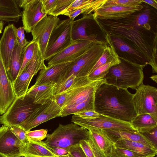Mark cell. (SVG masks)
I'll list each match as a JSON object with an SVG mask.
<instances>
[{
  "label": "cell",
  "instance_id": "cell-1",
  "mask_svg": "<svg viewBox=\"0 0 157 157\" xmlns=\"http://www.w3.org/2000/svg\"><path fill=\"white\" fill-rule=\"evenodd\" d=\"M145 4L140 10L121 19L93 18L105 35L117 37L126 43L143 55L153 73H157V10Z\"/></svg>",
  "mask_w": 157,
  "mask_h": 157
},
{
  "label": "cell",
  "instance_id": "cell-2",
  "mask_svg": "<svg viewBox=\"0 0 157 157\" xmlns=\"http://www.w3.org/2000/svg\"><path fill=\"white\" fill-rule=\"evenodd\" d=\"M133 95L127 89L103 82L95 92L94 111L100 114L130 123L137 115L132 102Z\"/></svg>",
  "mask_w": 157,
  "mask_h": 157
},
{
  "label": "cell",
  "instance_id": "cell-3",
  "mask_svg": "<svg viewBox=\"0 0 157 157\" xmlns=\"http://www.w3.org/2000/svg\"><path fill=\"white\" fill-rule=\"evenodd\" d=\"M105 79L92 80L87 76L77 78L66 91L68 94L66 103L62 109L61 117H66L83 111H94L96 91Z\"/></svg>",
  "mask_w": 157,
  "mask_h": 157
},
{
  "label": "cell",
  "instance_id": "cell-4",
  "mask_svg": "<svg viewBox=\"0 0 157 157\" xmlns=\"http://www.w3.org/2000/svg\"><path fill=\"white\" fill-rule=\"evenodd\" d=\"M119 57L121 62L110 68L103 78L105 83L119 88L136 90L143 83V70L145 66Z\"/></svg>",
  "mask_w": 157,
  "mask_h": 157
},
{
  "label": "cell",
  "instance_id": "cell-5",
  "mask_svg": "<svg viewBox=\"0 0 157 157\" xmlns=\"http://www.w3.org/2000/svg\"><path fill=\"white\" fill-rule=\"evenodd\" d=\"M89 133L87 129L73 123L59 124L51 134H47L44 142L49 146L67 149L79 144L81 140H88Z\"/></svg>",
  "mask_w": 157,
  "mask_h": 157
},
{
  "label": "cell",
  "instance_id": "cell-6",
  "mask_svg": "<svg viewBox=\"0 0 157 157\" xmlns=\"http://www.w3.org/2000/svg\"><path fill=\"white\" fill-rule=\"evenodd\" d=\"M105 41L101 40L94 43L82 55L72 61L61 75L56 83L65 80L71 75L76 78L87 76L102 55Z\"/></svg>",
  "mask_w": 157,
  "mask_h": 157
},
{
  "label": "cell",
  "instance_id": "cell-7",
  "mask_svg": "<svg viewBox=\"0 0 157 157\" xmlns=\"http://www.w3.org/2000/svg\"><path fill=\"white\" fill-rule=\"evenodd\" d=\"M39 105L26 94L16 97L6 112L0 116V123L10 128L20 126Z\"/></svg>",
  "mask_w": 157,
  "mask_h": 157
},
{
  "label": "cell",
  "instance_id": "cell-8",
  "mask_svg": "<svg viewBox=\"0 0 157 157\" xmlns=\"http://www.w3.org/2000/svg\"><path fill=\"white\" fill-rule=\"evenodd\" d=\"M74 20L68 18L60 20L53 29L46 48L44 60H47L71 45L73 41L71 35Z\"/></svg>",
  "mask_w": 157,
  "mask_h": 157
},
{
  "label": "cell",
  "instance_id": "cell-9",
  "mask_svg": "<svg viewBox=\"0 0 157 157\" xmlns=\"http://www.w3.org/2000/svg\"><path fill=\"white\" fill-rule=\"evenodd\" d=\"M136 90L132 102L137 115L148 114L157 121V88L143 83Z\"/></svg>",
  "mask_w": 157,
  "mask_h": 157
},
{
  "label": "cell",
  "instance_id": "cell-10",
  "mask_svg": "<svg viewBox=\"0 0 157 157\" xmlns=\"http://www.w3.org/2000/svg\"><path fill=\"white\" fill-rule=\"evenodd\" d=\"M71 121L87 129L96 128L116 131L136 130L130 123L101 114L92 118H82L73 114Z\"/></svg>",
  "mask_w": 157,
  "mask_h": 157
},
{
  "label": "cell",
  "instance_id": "cell-11",
  "mask_svg": "<svg viewBox=\"0 0 157 157\" xmlns=\"http://www.w3.org/2000/svg\"><path fill=\"white\" fill-rule=\"evenodd\" d=\"M39 47L33 58L21 73L12 82L16 97L25 95L33 76L41 70L46 68Z\"/></svg>",
  "mask_w": 157,
  "mask_h": 157
},
{
  "label": "cell",
  "instance_id": "cell-12",
  "mask_svg": "<svg viewBox=\"0 0 157 157\" xmlns=\"http://www.w3.org/2000/svg\"><path fill=\"white\" fill-rule=\"evenodd\" d=\"M62 110L53 98L47 103L40 105L20 126L28 132L39 125L56 117H61Z\"/></svg>",
  "mask_w": 157,
  "mask_h": 157
},
{
  "label": "cell",
  "instance_id": "cell-13",
  "mask_svg": "<svg viewBox=\"0 0 157 157\" xmlns=\"http://www.w3.org/2000/svg\"><path fill=\"white\" fill-rule=\"evenodd\" d=\"M20 8L23 27L26 33H29L33 28L44 17L47 15L43 8L41 0H16Z\"/></svg>",
  "mask_w": 157,
  "mask_h": 157
},
{
  "label": "cell",
  "instance_id": "cell-14",
  "mask_svg": "<svg viewBox=\"0 0 157 157\" xmlns=\"http://www.w3.org/2000/svg\"><path fill=\"white\" fill-rule=\"evenodd\" d=\"M60 20L58 16L47 15L42 18L31 31L33 36L32 41L38 44L44 60L46 48L52 32Z\"/></svg>",
  "mask_w": 157,
  "mask_h": 157
},
{
  "label": "cell",
  "instance_id": "cell-15",
  "mask_svg": "<svg viewBox=\"0 0 157 157\" xmlns=\"http://www.w3.org/2000/svg\"><path fill=\"white\" fill-rule=\"evenodd\" d=\"M26 145L16 136L10 128L4 125L0 127V156H22Z\"/></svg>",
  "mask_w": 157,
  "mask_h": 157
},
{
  "label": "cell",
  "instance_id": "cell-16",
  "mask_svg": "<svg viewBox=\"0 0 157 157\" xmlns=\"http://www.w3.org/2000/svg\"><path fill=\"white\" fill-rule=\"evenodd\" d=\"M94 43L82 40L74 41L64 49L47 60V67L74 61L82 55Z\"/></svg>",
  "mask_w": 157,
  "mask_h": 157
},
{
  "label": "cell",
  "instance_id": "cell-17",
  "mask_svg": "<svg viewBox=\"0 0 157 157\" xmlns=\"http://www.w3.org/2000/svg\"><path fill=\"white\" fill-rule=\"evenodd\" d=\"M95 21L93 13L84 15L79 19L73 21L71 28V35L73 41L82 40L95 43L100 40L98 38V34L93 30Z\"/></svg>",
  "mask_w": 157,
  "mask_h": 157
},
{
  "label": "cell",
  "instance_id": "cell-18",
  "mask_svg": "<svg viewBox=\"0 0 157 157\" xmlns=\"http://www.w3.org/2000/svg\"><path fill=\"white\" fill-rule=\"evenodd\" d=\"M16 98L0 53V115L7 111Z\"/></svg>",
  "mask_w": 157,
  "mask_h": 157
},
{
  "label": "cell",
  "instance_id": "cell-19",
  "mask_svg": "<svg viewBox=\"0 0 157 157\" xmlns=\"http://www.w3.org/2000/svg\"><path fill=\"white\" fill-rule=\"evenodd\" d=\"M17 29L13 24L6 26L0 40V53L6 71L9 68L13 51L18 43Z\"/></svg>",
  "mask_w": 157,
  "mask_h": 157
},
{
  "label": "cell",
  "instance_id": "cell-20",
  "mask_svg": "<svg viewBox=\"0 0 157 157\" xmlns=\"http://www.w3.org/2000/svg\"><path fill=\"white\" fill-rule=\"evenodd\" d=\"M143 8V2L141 5L134 7L112 6L101 7L94 12L93 15L100 20H118L126 18Z\"/></svg>",
  "mask_w": 157,
  "mask_h": 157
},
{
  "label": "cell",
  "instance_id": "cell-21",
  "mask_svg": "<svg viewBox=\"0 0 157 157\" xmlns=\"http://www.w3.org/2000/svg\"><path fill=\"white\" fill-rule=\"evenodd\" d=\"M116 51L119 57L134 63L146 66L148 63L144 57L120 38L110 36Z\"/></svg>",
  "mask_w": 157,
  "mask_h": 157
},
{
  "label": "cell",
  "instance_id": "cell-22",
  "mask_svg": "<svg viewBox=\"0 0 157 157\" xmlns=\"http://www.w3.org/2000/svg\"><path fill=\"white\" fill-rule=\"evenodd\" d=\"M91 139L102 157L109 156L114 147V143L105 129L96 128L88 129Z\"/></svg>",
  "mask_w": 157,
  "mask_h": 157
},
{
  "label": "cell",
  "instance_id": "cell-23",
  "mask_svg": "<svg viewBox=\"0 0 157 157\" xmlns=\"http://www.w3.org/2000/svg\"><path fill=\"white\" fill-rule=\"evenodd\" d=\"M56 84V83L50 82L38 85H34L28 89L25 94L32 98L34 103L43 105L53 98Z\"/></svg>",
  "mask_w": 157,
  "mask_h": 157
},
{
  "label": "cell",
  "instance_id": "cell-24",
  "mask_svg": "<svg viewBox=\"0 0 157 157\" xmlns=\"http://www.w3.org/2000/svg\"><path fill=\"white\" fill-rule=\"evenodd\" d=\"M72 62L55 65L41 70L34 85H38L50 82L57 83L60 77Z\"/></svg>",
  "mask_w": 157,
  "mask_h": 157
},
{
  "label": "cell",
  "instance_id": "cell-25",
  "mask_svg": "<svg viewBox=\"0 0 157 157\" xmlns=\"http://www.w3.org/2000/svg\"><path fill=\"white\" fill-rule=\"evenodd\" d=\"M105 130L113 143L118 139H123L140 143L149 147L157 149L144 136L137 130Z\"/></svg>",
  "mask_w": 157,
  "mask_h": 157
},
{
  "label": "cell",
  "instance_id": "cell-26",
  "mask_svg": "<svg viewBox=\"0 0 157 157\" xmlns=\"http://www.w3.org/2000/svg\"><path fill=\"white\" fill-rule=\"evenodd\" d=\"M21 17L16 0H0V21L17 22Z\"/></svg>",
  "mask_w": 157,
  "mask_h": 157
},
{
  "label": "cell",
  "instance_id": "cell-27",
  "mask_svg": "<svg viewBox=\"0 0 157 157\" xmlns=\"http://www.w3.org/2000/svg\"><path fill=\"white\" fill-rule=\"evenodd\" d=\"M105 43L103 53L90 73L97 68L109 63H111L116 65L121 62L110 36L108 34L105 35Z\"/></svg>",
  "mask_w": 157,
  "mask_h": 157
},
{
  "label": "cell",
  "instance_id": "cell-28",
  "mask_svg": "<svg viewBox=\"0 0 157 157\" xmlns=\"http://www.w3.org/2000/svg\"><path fill=\"white\" fill-rule=\"evenodd\" d=\"M25 47L21 46L18 43L12 53L9 68L6 71L8 76L12 82L17 78L22 66Z\"/></svg>",
  "mask_w": 157,
  "mask_h": 157
},
{
  "label": "cell",
  "instance_id": "cell-29",
  "mask_svg": "<svg viewBox=\"0 0 157 157\" xmlns=\"http://www.w3.org/2000/svg\"><path fill=\"white\" fill-rule=\"evenodd\" d=\"M114 145L115 147L131 150L150 157L155 156L157 155V149L149 147L140 143L123 139L117 140Z\"/></svg>",
  "mask_w": 157,
  "mask_h": 157
},
{
  "label": "cell",
  "instance_id": "cell-30",
  "mask_svg": "<svg viewBox=\"0 0 157 157\" xmlns=\"http://www.w3.org/2000/svg\"><path fill=\"white\" fill-rule=\"evenodd\" d=\"M26 145L23 156H53L55 155L43 141H35L29 140Z\"/></svg>",
  "mask_w": 157,
  "mask_h": 157
},
{
  "label": "cell",
  "instance_id": "cell-31",
  "mask_svg": "<svg viewBox=\"0 0 157 157\" xmlns=\"http://www.w3.org/2000/svg\"><path fill=\"white\" fill-rule=\"evenodd\" d=\"M130 123L141 133L147 132L157 126V121L148 114L137 115Z\"/></svg>",
  "mask_w": 157,
  "mask_h": 157
},
{
  "label": "cell",
  "instance_id": "cell-32",
  "mask_svg": "<svg viewBox=\"0 0 157 157\" xmlns=\"http://www.w3.org/2000/svg\"><path fill=\"white\" fill-rule=\"evenodd\" d=\"M106 0H91L88 3L79 9L65 13L64 15L68 16L69 18L74 20L75 18L81 14L87 15L94 12L101 7Z\"/></svg>",
  "mask_w": 157,
  "mask_h": 157
},
{
  "label": "cell",
  "instance_id": "cell-33",
  "mask_svg": "<svg viewBox=\"0 0 157 157\" xmlns=\"http://www.w3.org/2000/svg\"><path fill=\"white\" fill-rule=\"evenodd\" d=\"M39 47L38 43L32 40L25 47L23 60L18 76L21 73L31 60Z\"/></svg>",
  "mask_w": 157,
  "mask_h": 157
},
{
  "label": "cell",
  "instance_id": "cell-34",
  "mask_svg": "<svg viewBox=\"0 0 157 157\" xmlns=\"http://www.w3.org/2000/svg\"><path fill=\"white\" fill-rule=\"evenodd\" d=\"M110 156L115 157H150L131 150L115 147Z\"/></svg>",
  "mask_w": 157,
  "mask_h": 157
},
{
  "label": "cell",
  "instance_id": "cell-35",
  "mask_svg": "<svg viewBox=\"0 0 157 157\" xmlns=\"http://www.w3.org/2000/svg\"><path fill=\"white\" fill-rule=\"evenodd\" d=\"M115 65L110 62L106 63L96 68L90 73L87 77L93 80L103 78L108 72L110 68Z\"/></svg>",
  "mask_w": 157,
  "mask_h": 157
},
{
  "label": "cell",
  "instance_id": "cell-36",
  "mask_svg": "<svg viewBox=\"0 0 157 157\" xmlns=\"http://www.w3.org/2000/svg\"><path fill=\"white\" fill-rule=\"evenodd\" d=\"M142 2V0H106L101 7L114 5L134 7L141 5Z\"/></svg>",
  "mask_w": 157,
  "mask_h": 157
},
{
  "label": "cell",
  "instance_id": "cell-37",
  "mask_svg": "<svg viewBox=\"0 0 157 157\" xmlns=\"http://www.w3.org/2000/svg\"><path fill=\"white\" fill-rule=\"evenodd\" d=\"M76 78L74 75H71L65 80L56 84L54 91V95L66 91L72 86Z\"/></svg>",
  "mask_w": 157,
  "mask_h": 157
},
{
  "label": "cell",
  "instance_id": "cell-38",
  "mask_svg": "<svg viewBox=\"0 0 157 157\" xmlns=\"http://www.w3.org/2000/svg\"><path fill=\"white\" fill-rule=\"evenodd\" d=\"M75 0H57L55 9L50 15L58 16L62 15L64 10Z\"/></svg>",
  "mask_w": 157,
  "mask_h": 157
},
{
  "label": "cell",
  "instance_id": "cell-39",
  "mask_svg": "<svg viewBox=\"0 0 157 157\" xmlns=\"http://www.w3.org/2000/svg\"><path fill=\"white\" fill-rule=\"evenodd\" d=\"M48 130L40 129L27 132L26 135L29 140L35 141H42L46 138Z\"/></svg>",
  "mask_w": 157,
  "mask_h": 157
},
{
  "label": "cell",
  "instance_id": "cell-40",
  "mask_svg": "<svg viewBox=\"0 0 157 157\" xmlns=\"http://www.w3.org/2000/svg\"><path fill=\"white\" fill-rule=\"evenodd\" d=\"M13 134L22 142L26 145L29 140L26 135L27 131L19 126H14L10 128Z\"/></svg>",
  "mask_w": 157,
  "mask_h": 157
},
{
  "label": "cell",
  "instance_id": "cell-41",
  "mask_svg": "<svg viewBox=\"0 0 157 157\" xmlns=\"http://www.w3.org/2000/svg\"><path fill=\"white\" fill-rule=\"evenodd\" d=\"M141 134L157 149V126L147 132Z\"/></svg>",
  "mask_w": 157,
  "mask_h": 157
},
{
  "label": "cell",
  "instance_id": "cell-42",
  "mask_svg": "<svg viewBox=\"0 0 157 157\" xmlns=\"http://www.w3.org/2000/svg\"><path fill=\"white\" fill-rule=\"evenodd\" d=\"M79 145L82 149L86 157H96L95 152L86 140H81Z\"/></svg>",
  "mask_w": 157,
  "mask_h": 157
},
{
  "label": "cell",
  "instance_id": "cell-43",
  "mask_svg": "<svg viewBox=\"0 0 157 157\" xmlns=\"http://www.w3.org/2000/svg\"><path fill=\"white\" fill-rule=\"evenodd\" d=\"M45 12L50 15L55 9L57 0H41Z\"/></svg>",
  "mask_w": 157,
  "mask_h": 157
},
{
  "label": "cell",
  "instance_id": "cell-44",
  "mask_svg": "<svg viewBox=\"0 0 157 157\" xmlns=\"http://www.w3.org/2000/svg\"><path fill=\"white\" fill-rule=\"evenodd\" d=\"M68 95V94L66 91L54 95L53 99L61 110L66 103Z\"/></svg>",
  "mask_w": 157,
  "mask_h": 157
},
{
  "label": "cell",
  "instance_id": "cell-45",
  "mask_svg": "<svg viewBox=\"0 0 157 157\" xmlns=\"http://www.w3.org/2000/svg\"><path fill=\"white\" fill-rule=\"evenodd\" d=\"M67 149L73 157H86L79 144L71 146Z\"/></svg>",
  "mask_w": 157,
  "mask_h": 157
},
{
  "label": "cell",
  "instance_id": "cell-46",
  "mask_svg": "<svg viewBox=\"0 0 157 157\" xmlns=\"http://www.w3.org/2000/svg\"><path fill=\"white\" fill-rule=\"evenodd\" d=\"M74 114L84 118H95L98 117L100 115L95 111H80L75 113Z\"/></svg>",
  "mask_w": 157,
  "mask_h": 157
},
{
  "label": "cell",
  "instance_id": "cell-47",
  "mask_svg": "<svg viewBox=\"0 0 157 157\" xmlns=\"http://www.w3.org/2000/svg\"><path fill=\"white\" fill-rule=\"evenodd\" d=\"M48 147L49 149L56 155H65L69 153L67 149L59 147H50L48 146Z\"/></svg>",
  "mask_w": 157,
  "mask_h": 157
},
{
  "label": "cell",
  "instance_id": "cell-48",
  "mask_svg": "<svg viewBox=\"0 0 157 157\" xmlns=\"http://www.w3.org/2000/svg\"><path fill=\"white\" fill-rule=\"evenodd\" d=\"M18 41L19 44L23 47H25L29 42L25 39L24 29L22 30L21 37L20 39L18 40Z\"/></svg>",
  "mask_w": 157,
  "mask_h": 157
},
{
  "label": "cell",
  "instance_id": "cell-49",
  "mask_svg": "<svg viewBox=\"0 0 157 157\" xmlns=\"http://www.w3.org/2000/svg\"><path fill=\"white\" fill-rule=\"evenodd\" d=\"M142 2L147 4L152 7L153 8L157 9V1L156 0H142Z\"/></svg>",
  "mask_w": 157,
  "mask_h": 157
},
{
  "label": "cell",
  "instance_id": "cell-50",
  "mask_svg": "<svg viewBox=\"0 0 157 157\" xmlns=\"http://www.w3.org/2000/svg\"><path fill=\"white\" fill-rule=\"evenodd\" d=\"M23 29V27H21L17 29L16 36L17 40L20 39L21 37L22 30Z\"/></svg>",
  "mask_w": 157,
  "mask_h": 157
},
{
  "label": "cell",
  "instance_id": "cell-51",
  "mask_svg": "<svg viewBox=\"0 0 157 157\" xmlns=\"http://www.w3.org/2000/svg\"><path fill=\"white\" fill-rule=\"evenodd\" d=\"M25 157H73V156L70 153L66 155L63 156H58L56 155L53 156H26Z\"/></svg>",
  "mask_w": 157,
  "mask_h": 157
},
{
  "label": "cell",
  "instance_id": "cell-52",
  "mask_svg": "<svg viewBox=\"0 0 157 157\" xmlns=\"http://www.w3.org/2000/svg\"><path fill=\"white\" fill-rule=\"evenodd\" d=\"M150 78L155 82H157V75H153Z\"/></svg>",
  "mask_w": 157,
  "mask_h": 157
},
{
  "label": "cell",
  "instance_id": "cell-53",
  "mask_svg": "<svg viewBox=\"0 0 157 157\" xmlns=\"http://www.w3.org/2000/svg\"><path fill=\"white\" fill-rule=\"evenodd\" d=\"M3 27V21H0V31H2Z\"/></svg>",
  "mask_w": 157,
  "mask_h": 157
},
{
  "label": "cell",
  "instance_id": "cell-54",
  "mask_svg": "<svg viewBox=\"0 0 157 157\" xmlns=\"http://www.w3.org/2000/svg\"><path fill=\"white\" fill-rule=\"evenodd\" d=\"M113 157V156H109L108 157ZM157 157V156H154V157Z\"/></svg>",
  "mask_w": 157,
  "mask_h": 157
},
{
  "label": "cell",
  "instance_id": "cell-55",
  "mask_svg": "<svg viewBox=\"0 0 157 157\" xmlns=\"http://www.w3.org/2000/svg\"><path fill=\"white\" fill-rule=\"evenodd\" d=\"M20 157H25V156H20Z\"/></svg>",
  "mask_w": 157,
  "mask_h": 157
},
{
  "label": "cell",
  "instance_id": "cell-56",
  "mask_svg": "<svg viewBox=\"0 0 157 157\" xmlns=\"http://www.w3.org/2000/svg\"><path fill=\"white\" fill-rule=\"evenodd\" d=\"M0 157H1L0 156Z\"/></svg>",
  "mask_w": 157,
  "mask_h": 157
}]
</instances>
